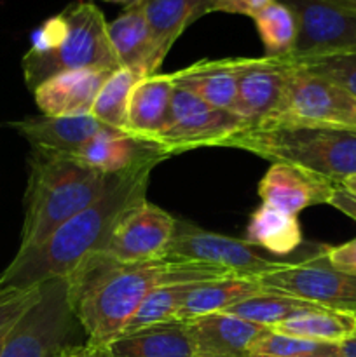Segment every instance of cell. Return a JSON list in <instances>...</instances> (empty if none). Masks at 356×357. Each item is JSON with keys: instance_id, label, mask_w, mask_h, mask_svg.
Wrapping results in <instances>:
<instances>
[{"instance_id": "obj_1", "label": "cell", "mask_w": 356, "mask_h": 357, "mask_svg": "<svg viewBox=\"0 0 356 357\" xmlns=\"http://www.w3.org/2000/svg\"><path fill=\"white\" fill-rule=\"evenodd\" d=\"M234 275L225 268L201 261L173 258L119 261L100 251L84 258L66 279L87 344L108 347L124 333L147 295L159 286L218 281Z\"/></svg>"}, {"instance_id": "obj_2", "label": "cell", "mask_w": 356, "mask_h": 357, "mask_svg": "<svg viewBox=\"0 0 356 357\" xmlns=\"http://www.w3.org/2000/svg\"><path fill=\"white\" fill-rule=\"evenodd\" d=\"M157 164L112 174L96 201L63 223L40 246L13 258L0 274V289L34 288L51 279H66L84 258L105 251L122 216L147 201L150 174Z\"/></svg>"}, {"instance_id": "obj_3", "label": "cell", "mask_w": 356, "mask_h": 357, "mask_svg": "<svg viewBox=\"0 0 356 357\" xmlns=\"http://www.w3.org/2000/svg\"><path fill=\"white\" fill-rule=\"evenodd\" d=\"M110 176L72 153L31 146L24 220L16 255L40 246L63 223L96 201L108 187Z\"/></svg>"}, {"instance_id": "obj_4", "label": "cell", "mask_w": 356, "mask_h": 357, "mask_svg": "<svg viewBox=\"0 0 356 357\" xmlns=\"http://www.w3.org/2000/svg\"><path fill=\"white\" fill-rule=\"evenodd\" d=\"M222 146L246 150L271 162L300 166L337 185L356 174V129L264 126L244 129Z\"/></svg>"}, {"instance_id": "obj_5", "label": "cell", "mask_w": 356, "mask_h": 357, "mask_svg": "<svg viewBox=\"0 0 356 357\" xmlns=\"http://www.w3.org/2000/svg\"><path fill=\"white\" fill-rule=\"evenodd\" d=\"M65 28L52 51L23 58L24 82L31 91L52 75L68 70L121 68L108 37V23L100 7L89 0H77L61 10Z\"/></svg>"}, {"instance_id": "obj_6", "label": "cell", "mask_w": 356, "mask_h": 357, "mask_svg": "<svg viewBox=\"0 0 356 357\" xmlns=\"http://www.w3.org/2000/svg\"><path fill=\"white\" fill-rule=\"evenodd\" d=\"M86 342L68 279H51L40 284L38 298L10 331L0 357H66Z\"/></svg>"}, {"instance_id": "obj_7", "label": "cell", "mask_w": 356, "mask_h": 357, "mask_svg": "<svg viewBox=\"0 0 356 357\" xmlns=\"http://www.w3.org/2000/svg\"><path fill=\"white\" fill-rule=\"evenodd\" d=\"M283 124L356 129V98L295 63L281 108L255 128Z\"/></svg>"}, {"instance_id": "obj_8", "label": "cell", "mask_w": 356, "mask_h": 357, "mask_svg": "<svg viewBox=\"0 0 356 357\" xmlns=\"http://www.w3.org/2000/svg\"><path fill=\"white\" fill-rule=\"evenodd\" d=\"M320 246L302 261H290L279 271L255 279L265 291L293 296L334 310L356 312V274L332 267Z\"/></svg>"}, {"instance_id": "obj_9", "label": "cell", "mask_w": 356, "mask_h": 357, "mask_svg": "<svg viewBox=\"0 0 356 357\" xmlns=\"http://www.w3.org/2000/svg\"><path fill=\"white\" fill-rule=\"evenodd\" d=\"M248 128L250 124L234 112L212 107L195 94L177 87L166 122L154 142L177 155L199 146H222L225 139Z\"/></svg>"}, {"instance_id": "obj_10", "label": "cell", "mask_w": 356, "mask_h": 357, "mask_svg": "<svg viewBox=\"0 0 356 357\" xmlns=\"http://www.w3.org/2000/svg\"><path fill=\"white\" fill-rule=\"evenodd\" d=\"M164 258L201 261L248 279H258L290 264L285 260L265 258L258 248L246 239H234L209 232L184 220H177L175 234L168 244Z\"/></svg>"}, {"instance_id": "obj_11", "label": "cell", "mask_w": 356, "mask_h": 357, "mask_svg": "<svg viewBox=\"0 0 356 357\" xmlns=\"http://www.w3.org/2000/svg\"><path fill=\"white\" fill-rule=\"evenodd\" d=\"M293 10L297 42L292 61L356 51V13L341 9L328 0H279Z\"/></svg>"}, {"instance_id": "obj_12", "label": "cell", "mask_w": 356, "mask_h": 357, "mask_svg": "<svg viewBox=\"0 0 356 357\" xmlns=\"http://www.w3.org/2000/svg\"><path fill=\"white\" fill-rule=\"evenodd\" d=\"M295 63L290 58H241L239 86L234 114L250 128L271 119L281 108Z\"/></svg>"}, {"instance_id": "obj_13", "label": "cell", "mask_w": 356, "mask_h": 357, "mask_svg": "<svg viewBox=\"0 0 356 357\" xmlns=\"http://www.w3.org/2000/svg\"><path fill=\"white\" fill-rule=\"evenodd\" d=\"M177 218L159 206L143 201L122 216L103 253L119 261H150L164 258Z\"/></svg>"}, {"instance_id": "obj_14", "label": "cell", "mask_w": 356, "mask_h": 357, "mask_svg": "<svg viewBox=\"0 0 356 357\" xmlns=\"http://www.w3.org/2000/svg\"><path fill=\"white\" fill-rule=\"evenodd\" d=\"M337 183L286 162H272L267 173L258 181L262 204L297 216L304 209L328 204Z\"/></svg>"}, {"instance_id": "obj_15", "label": "cell", "mask_w": 356, "mask_h": 357, "mask_svg": "<svg viewBox=\"0 0 356 357\" xmlns=\"http://www.w3.org/2000/svg\"><path fill=\"white\" fill-rule=\"evenodd\" d=\"M87 166L103 174H117L149 162H163L171 153L163 145L107 126L77 153Z\"/></svg>"}, {"instance_id": "obj_16", "label": "cell", "mask_w": 356, "mask_h": 357, "mask_svg": "<svg viewBox=\"0 0 356 357\" xmlns=\"http://www.w3.org/2000/svg\"><path fill=\"white\" fill-rule=\"evenodd\" d=\"M110 73L108 70L87 68L56 73L35 87V103L42 115L49 117L87 115L93 110L94 100Z\"/></svg>"}, {"instance_id": "obj_17", "label": "cell", "mask_w": 356, "mask_h": 357, "mask_svg": "<svg viewBox=\"0 0 356 357\" xmlns=\"http://www.w3.org/2000/svg\"><path fill=\"white\" fill-rule=\"evenodd\" d=\"M195 357H250L269 328L250 323L234 314L215 312L188 323Z\"/></svg>"}, {"instance_id": "obj_18", "label": "cell", "mask_w": 356, "mask_h": 357, "mask_svg": "<svg viewBox=\"0 0 356 357\" xmlns=\"http://www.w3.org/2000/svg\"><path fill=\"white\" fill-rule=\"evenodd\" d=\"M13 128L27 138L31 146L77 155L87 142L107 126L101 124L93 114H87L75 117L38 115L14 122Z\"/></svg>"}, {"instance_id": "obj_19", "label": "cell", "mask_w": 356, "mask_h": 357, "mask_svg": "<svg viewBox=\"0 0 356 357\" xmlns=\"http://www.w3.org/2000/svg\"><path fill=\"white\" fill-rule=\"evenodd\" d=\"M241 58L201 59L185 68L170 73L175 86L188 91L222 110H234L239 86Z\"/></svg>"}, {"instance_id": "obj_20", "label": "cell", "mask_w": 356, "mask_h": 357, "mask_svg": "<svg viewBox=\"0 0 356 357\" xmlns=\"http://www.w3.org/2000/svg\"><path fill=\"white\" fill-rule=\"evenodd\" d=\"M108 37L121 66L133 70L142 79L156 75L161 68L154 54L152 37L142 0H135L126 6L124 10L108 23Z\"/></svg>"}, {"instance_id": "obj_21", "label": "cell", "mask_w": 356, "mask_h": 357, "mask_svg": "<svg viewBox=\"0 0 356 357\" xmlns=\"http://www.w3.org/2000/svg\"><path fill=\"white\" fill-rule=\"evenodd\" d=\"M112 357H195L188 323L168 321L124 333L108 345Z\"/></svg>"}, {"instance_id": "obj_22", "label": "cell", "mask_w": 356, "mask_h": 357, "mask_svg": "<svg viewBox=\"0 0 356 357\" xmlns=\"http://www.w3.org/2000/svg\"><path fill=\"white\" fill-rule=\"evenodd\" d=\"M175 89L177 86L170 73H156L140 79L129 94L126 131L154 142L166 122Z\"/></svg>"}, {"instance_id": "obj_23", "label": "cell", "mask_w": 356, "mask_h": 357, "mask_svg": "<svg viewBox=\"0 0 356 357\" xmlns=\"http://www.w3.org/2000/svg\"><path fill=\"white\" fill-rule=\"evenodd\" d=\"M142 3L159 66L187 26L209 14V0H142Z\"/></svg>"}, {"instance_id": "obj_24", "label": "cell", "mask_w": 356, "mask_h": 357, "mask_svg": "<svg viewBox=\"0 0 356 357\" xmlns=\"http://www.w3.org/2000/svg\"><path fill=\"white\" fill-rule=\"evenodd\" d=\"M269 291H265L255 279L237 278V275L218 279V281L199 282L187 296L180 312L177 314V321L191 323L208 314L225 312L229 307Z\"/></svg>"}, {"instance_id": "obj_25", "label": "cell", "mask_w": 356, "mask_h": 357, "mask_svg": "<svg viewBox=\"0 0 356 357\" xmlns=\"http://www.w3.org/2000/svg\"><path fill=\"white\" fill-rule=\"evenodd\" d=\"M269 330L306 340L341 345L349 338L356 337V312L318 307L290 317Z\"/></svg>"}, {"instance_id": "obj_26", "label": "cell", "mask_w": 356, "mask_h": 357, "mask_svg": "<svg viewBox=\"0 0 356 357\" xmlns=\"http://www.w3.org/2000/svg\"><path fill=\"white\" fill-rule=\"evenodd\" d=\"M246 241L269 253L285 257L302 246L304 237L297 216L260 204L250 216Z\"/></svg>"}, {"instance_id": "obj_27", "label": "cell", "mask_w": 356, "mask_h": 357, "mask_svg": "<svg viewBox=\"0 0 356 357\" xmlns=\"http://www.w3.org/2000/svg\"><path fill=\"white\" fill-rule=\"evenodd\" d=\"M318 307L321 305L293 298V296L279 295V293H264V295L251 296V298L229 307L225 312L234 314V316L250 321V323L260 324V326L272 328L283 321L290 319V317L318 309Z\"/></svg>"}, {"instance_id": "obj_28", "label": "cell", "mask_w": 356, "mask_h": 357, "mask_svg": "<svg viewBox=\"0 0 356 357\" xmlns=\"http://www.w3.org/2000/svg\"><path fill=\"white\" fill-rule=\"evenodd\" d=\"M251 20L255 21L258 37L265 47V56L285 58L292 54L299 30L295 14L288 6L276 0L258 10Z\"/></svg>"}, {"instance_id": "obj_29", "label": "cell", "mask_w": 356, "mask_h": 357, "mask_svg": "<svg viewBox=\"0 0 356 357\" xmlns=\"http://www.w3.org/2000/svg\"><path fill=\"white\" fill-rule=\"evenodd\" d=\"M142 77L133 70L121 66L108 75L94 100L91 114L105 126L122 129L128 128V101L135 86Z\"/></svg>"}, {"instance_id": "obj_30", "label": "cell", "mask_w": 356, "mask_h": 357, "mask_svg": "<svg viewBox=\"0 0 356 357\" xmlns=\"http://www.w3.org/2000/svg\"><path fill=\"white\" fill-rule=\"evenodd\" d=\"M195 284H199V282L168 284L159 286L154 291H150L128 323L124 333H133V331L142 330V328L168 323V321H177V314L180 312L185 300L191 295Z\"/></svg>"}, {"instance_id": "obj_31", "label": "cell", "mask_w": 356, "mask_h": 357, "mask_svg": "<svg viewBox=\"0 0 356 357\" xmlns=\"http://www.w3.org/2000/svg\"><path fill=\"white\" fill-rule=\"evenodd\" d=\"M253 354L279 357H342L339 344L306 340V338L276 333L272 330H269L255 344Z\"/></svg>"}, {"instance_id": "obj_32", "label": "cell", "mask_w": 356, "mask_h": 357, "mask_svg": "<svg viewBox=\"0 0 356 357\" xmlns=\"http://www.w3.org/2000/svg\"><path fill=\"white\" fill-rule=\"evenodd\" d=\"M295 63L309 70V72L325 77V79L332 80L337 86L344 87L348 93H351L356 98V51L302 59V61Z\"/></svg>"}, {"instance_id": "obj_33", "label": "cell", "mask_w": 356, "mask_h": 357, "mask_svg": "<svg viewBox=\"0 0 356 357\" xmlns=\"http://www.w3.org/2000/svg\"><path fill=\"white\" fill-rule=\"evenodd\" d=\"M40 284L24 289H0V351L17 321L35 303Z\"/></svg>"}, {"instance_id": "obj_34", "label": "cell", "mask_w": 356, "mask_h": 357, "mask_svg": "<svg viewBox=\"0 0 356 357\" xmlns=\"http://www.w3.org/2000/svg\"><path fill=\"white\" fill-rule=\"evenodd\" d=\"M325 258L337 271L356 274V237L341 246H327Z\"/></svg>"}, {"instance_id": "obj_35", "label": "cell", "mask_w": 356, "mask_h": 357, "mask_svg": "<svg viewBox=\"0 0 356 357\" xmlns=\"http://www.w3.org/2000/svg\"><path fill=\"white\" fill-rule=\"evenodd\" d=\"M276 0H209V13L241 14L253 17L258 10L264 9Z\"/></svg>"}, {"instance_id": "obj_36", "label": "cell", "mask_w": 356, "mask_h": 357, "mask_svg": "<svg viewBox=\"0 0 356 357\" xmlns=\"http://www.w3.org/2000/svg\"><path fill=\"white\" fill-rule=\"evenodd\" d=\"M328 204H330L332 208L339 209L341 213H344V215H348L349 218H353L356 222V195L349 194L348 190H344V188L337 185Z\"/></svg>"}, {"instance_id": "obj_37", "label": "cell", "mask_w": 356, "mask_h": 357, "mask_svg": "<svg viewBox=\"0 0 356 357\" xmlns=\"http://www.w3.org/2000/svg\"><path fill=\"white\" fill-rule=\"evenodd\" d=\"M66 357H112L110 352H108V347H94V345H89L86 342L84 345H80L79 349L72 352Z\"/></svg>"}, {"instance_id": "obj_38", "label": "cell", "mask_w": 356, "mask_h": 357, "mask_svg": "<svg viewBox=\"0 0 356 357\" xmlns=\"http://www.w3.org/2000/svg\"><path fill=\"white\" fill-rule=\"evenodd\" d=\"M341 356L342 357H356V337L349 338L344 344H341Z\"/></svg>"}, {"instance_id": "obj_39", "label": "cell", "mask_w": 356, "mask_h": 357, "mask_svg": "<svg viewBox=\"0 0 356 357\" xmlns=\"http://www.w3.org/2000/svg\"><path fill=\"white\" fill-rule=\"evenodd\" d=\"M328 2L341 7V9L349 10V13H356V0H328Z\"/></svg>"}, {"instance_id": "obj_40", "label": "cell", "mask_w": 356, "mask_h": 357, "mask_svg": "<svg viewBox=\"0 0 356 357\" xmlns=\"http://www.w3.org/2000/svg\"><path fill=\"white\" fill-rule=\"evenodd\" d=\"M339 187H342L344 190H348L349 194L356 195V174L355 176H349L348 180H344L342 183H339Z\"/></svg>"}, {"instance_id": "obj_41", "label": "cell", "mask_w": 356, "mask_h": 357, "mask_svg": "<svg viewBox=\"0 0 356 357\" xmlns=\"http://www.w3.org/2000/svg\"><path fill=\"white\" fill-rule=\"evenodd\" d=\"M103 2H112V3H121V6H129V3H133L135 0H103Z\"/></svg>"}, {"instance_id": "obj_42", "label": "cell", "mask_w": 356, "mask_h": 357, "mask_svg": "<svg viewBox=\"0 0 356 357\" xmlns=\"http://www.w3.org/2000/svg\"><path fill=\"white\" fill-rule=\"evenodd\" d=\"M250 357H279V356H264V354H253V356H250Z\"/></svg>"}]
</instances>
